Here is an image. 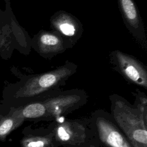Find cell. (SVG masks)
I'll use <instances>...</instances> for the list:
<instances>
[{
  "instance_id": "cell-1",
  "label": "cell",
  "mask_w": 147,
  "mask_h": 147,
  "mask_svg": "<svg viewBox=\"0 0 147 147\" xmlns=\"http://www.w3.org/2000/svg\"><path fill=\"white\" fill-rule=\"evenodd\" d=\"M116 123L133 147H147L146 113L134 109L117 95L110 96Z\"/></svg>"
},
{
  "instance_id": "cell-2",
  "label": "cell",
  "mask_w": 147,
  "mask_h": 147,
  "mask_svg": "<svg viewBox=\"0 0 147 147\" xmlns=\"http://www.w3.org/2000/svg\"><path fill=\"white\" fill-rule=\"evenodd\" d=\"M78 65L66 62L47 72L28 76L17 91L16 98H37L49 92L60 90L61 86L77 72Z\"/></svg>"
},
{
  "instance_id": "cell-3",
  "label": "cell",
  "mask_w": 147,
  "mask_h": 147,
  "mask_svg": "<svg viewBox=\"0 0 147 147\" xmlns=\"http://www.w3.org/2000/svg\"><path fill=\"white\" fill-rule=\"evenodd\" d=\"M109 59L113 69L126 81L147 88V67L138 59L119 50L110 52Z\"/></svg>"
},
{
  "instance_id": "cell-4",
  "label": "cell",
  "mask_w": 147,
  "mask_h": 147,
  "mask_svg": "<svg viewBox=\"0 0 147 147\" xmlns=\"http://www.w3.org/2000/svg\"><path fill=\"white\" fill-rule=\"evenodd\" d=\"M47 114L59 117L71 108L82 103L87 96L83 90H71L65 91L56 90L41 95Z\"/></svg>"
},
{
  "instance_id": "cell-5",
  "label": "cell",
  "mask_w": 147,
  "mask_h": 147,
  "mask_svg": "<svg viewBox=\"0 0 147 147\" xmlns=\"http://www.w3.org/2000/svg\"><path fill=\"white\" fill-rule=\"evenodd\" d=\"M123 23L133 38L144 51H147V37L142 18L134 0H117Z\"/></svg>"
},
{
  "instance_id": "cell-6",
  "label": "cell",
  "mask_w": 147,
  "mask_h": 147,
  "mask_svg": "<svg viewBox=\"0 0 147 147\" xmlns=\"http://www.w3.org/2000/svg\"><path fill=\"white\" fill-rule=\"evenodd\" d=\"M32 45L40 56L48 60L72 48L57 32L43 29L34 36Z\"/></svg>"
},
{
  "instance_id": "cell-7",
  "label": "cell",
  "mask_w": 147,
  "mask_h": 147,
  "mask_svg": "<svg viewBox=\"0 0 147 147\" xmlns=\"http://www.w3.org/2000/svg\"><path fill=\"white\" fill-rule=\"evenodd\" d=\"M49 21L52 30L59 33L72 47L83 34L82 24L75 16L66 11H57L51 16Z\"/></svg>"
},
{
  "instance_id": "cell-8",
  "label": "cell",
  "mask_w": 147,
  "mask_h": 147,
  "mask_svg": "<svg viewBox=\"0 0 147 147\" xmlns=\"http://www.w3.org/2000/svg\"><path fill=\"white\" fill-rule=\"evenodd\" d=\"M53 134L56 142L69 146H81L87 141V130L83 125L76 121L59 123Z\"/></svg>"
},
{
  "instance_id": "cell-9",
  "label": "cell",
  "mask_w": 147,
  "mask_h": 147,
  "mask_svg": "<svg viewBox=\"0 0 147 147\" xmlns=\"http://www.w3.org/2000/svg\"><path fill=\"white\" fill-rule=\"evenodd\" d=\"M95 126L99 139L107 147H133L117 126L104 116L96 117Z\"/></svg>"
},
{
  "instance_id": "cell-10",
  "label": "cell",
  "mask_w": 147,
  "mask_h": 147,
  "mask_svg": "<svg viewBox=\"0 0 147 147\" xmlns=\"http://www.w3.org/2000/svg\"><path fill=\"white\" fill-rule=\"evenodd\" d=\"M22 107L11 108L7 115L0 118V141H5L7 136L18 127L25 120L22 115Z\"/></svg>"
},
{
  "instance_id": "cell-11",
  "label": "cell",
  "mask_w": 147,
  "mask_h": 147,
  "mask_svg": "<svg viewBox=\"0 0 147 147\" xmlns=\"http://www.w3.org/2000/svg\"><path fill=\"white\" fill-rule=\"evenodd\" d=\"M53 134L51 136H28L21 141L22 147H55Z\"/></svg>"
},
{
  "instance_id": "cell-12",
  "label": "cell",
  "mask_w": 147,
  "mask_h": 147,
  "mask_svg": "<svg viewBox=\"0 0 147 147\" xmlns=\"http://www.w3.org/2000/svg\"><path fill=\"white\" fill-rule=\"evenodd\" d=\"M41 99V96H40ZM22 115L25 118L34 119L40 118L47 114L46 107L42 99L38 102H34L27 105L21 109Z\"/></svg>"
},
{
  "instance_id": "cell-13",
  "label": "cell",
  "mask_w": 147,
  "mask_h": 147,
  "mask_svg": "<svg viewBox=\"0 0 147 147\" xmlns=\"http://www.w3.org/2000/svg\"><path fill=\"white\" fill-rule=\"evenodd\" d=\"M88 147H96V146H95L94 145H90Z\"/></svg>"
}]
</instances>
